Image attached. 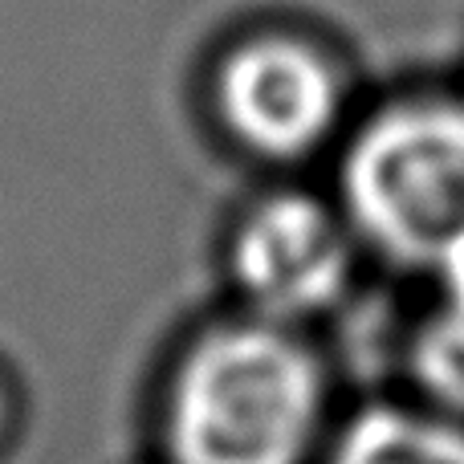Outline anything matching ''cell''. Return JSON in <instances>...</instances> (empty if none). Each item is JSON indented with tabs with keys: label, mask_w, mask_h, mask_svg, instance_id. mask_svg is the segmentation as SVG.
Here are the masks:
<instances>
[{
	"label": "cell",
	"mask_w": 464,
	"mask_h": 464,
	"mask_svg": "<svg viewBox=\"0 0 464 464\" xmlns=\"http://www.w3.org/2000/svg\"><path fill=\"white\" fill-rule=\"evenodd\" d=\"M322 367L285 322L212 326L168 395L176 464H302L322 420Z\"/></svg>",
	"instance_id": "6da1fadb"
},
{
	"label": "cell",
	"mask_w": 464,
	"mask_h": 464,
	"mask_svg": "<svg viewBox=\"0 0 464 464\" xmlns=\"http://www.w3.org/2000/svg\"><path fill=\"white\" fill-rule=\"evenodd\" d=\"M343 212L367 245L408 269L464 265V94H408L346 143Z\"/></svg>",
	"instance_id": "7a4b0ae2"
},
{
	"label": "cell",
	"mask_w": 464,
	"mask_h": 464,
	"mask_svg": "<svg viewBox=\"0 0 464 464\" xmlns=\"http://www.w3.org/2000/svg\"><path fill=\"white\" fill-rule=\"evenodd\" d=\"M212 102L245 151L261 160H305L343 130L346 78L314 41L265 29L220 57Z\"/></svg>",
	"instance_id": "3957f363"
},
{
	"label": "cell",
	"mask_w": 464,
	"mask_h": 464,
	"mask_svg": "<svg viewBox=\"0 0 464 464\" xmlns=\"http://www.w3.org/2000/svg\"><path fill=\"white\" fill-rule=\"evenodd\" d=\"M228 265L256 318L297 322L330 310L354 269V228L310 192H273L232 232Z\"/></svg>",
	"instance_id": "277c9868"
},
{
	"label": "cell",
	"mask_w": 464,
	"mask_h": 464,
	"mask_svg": "<svg viewBox=\"0 0 464 464\" xmlns=\"http://www.w3.org/2000/svg\"><path fill=\"white\" fill-rule=\"evenodd\" d=\"M330 464H464V428L403 408H371L351 420Z\"/></svg>",
	"instance_id": "5b68a950"
},
{
	"label": "cell",
	"mask_w": 464,
	"mask_h": 464,
	"mask_svg": "<svg viewBox=\"0 0 464 464\" xmlns=\"http://www.w3.org/2000/svg\"><path fill=\"white\" fill-rule=\"evenodd\" d=\"M444 297L420 326L411 346V371L432 400L464 411V265L440 273Z\"/></svg>",
	"instance_id": "8992f818"
},
{
	"label": "cell",
	"mask_w": 464,
	"mask_h": 464,
	"mask_svg": "<svg viewBox=\"0 0 464 464\" xmlns=\"http://www.w3.org/2000/svg\"><path fill=\"white\" fill-rule=\"evenodd\" d=\"M0 428H5V395H0Z\"/></svg>",
	"instance_id": "52a82bcc"
}]
</instances>
